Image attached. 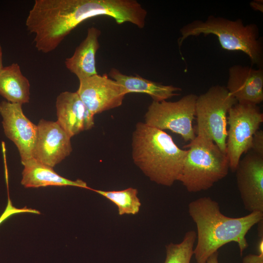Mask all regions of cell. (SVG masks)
<instances>
[{
  "label": "cell",
  "instance_id": "d4e9b609",
  "mask_svg": "<svg viewBox=\"0 0 263 263\" xmlns=\"http://www.w3.org/2000/svg\"><path fill=\"white\" fill-rule=\"evenodd\" d=\"M3 68L2 66V49L0 44V72Z\"/></svg>",
  "mask_w": 263,
  "mask_h": 263
},
{
  "label": "cell",
  "instance_id": "44dd1931",
  "mask_svg": "<svg viewBox=\"0 0 263 263\" xmlns=\"http://www.w3.org/2000/svg\"><path fill=\"white\" fill-rule=\"evenodd\" d=\"M250 150L255 153L263 156V130H258L253 135Z\"/></svg>",
  "mask_w": 263,
  "mask_h": 263
},
{
  "label": "cell",
  "instance_id": "7402d4cb",
  "mask_svg": "<svg viewBox=\"0 0 263 263\" xmlns=\"http://www.w3.org/2000/svg\"><path fill=\"white\" fill-rule=\"evenodd\" d=\"M242 263H263V252L245 256L243 258Z\"/></svg>",
  "mask_w": 263,
  "mask_h": 263
},
{
  "label": "cell",
  "instance_id": "7a4b0ae2",
  "mask_svg": "<svg viewBox=\"0 0 263 263\" xmlns=\"http://www.w3.org/2000/svg\"><path fill=\"white\" fill-rule=\"evenodd\" d=\"M188 213L197 227V244L193 255L197 263H205L208 257L224 245L235 242L241 255L248 246L246 235L263 220V213L253 212L239 218L224 215L217 202L203 197L190 202Z\"/></svg>",
  "mask_w": 263,
  "mask_h": 263
},
{
  "label": "cell",
  "instance_id": "8992f818",
  "mask_svg": "<svg viewBox=\"0 0 263 263\" xmlns=\"http://www.w3.org/2000/svg\"><path fill=\"white\" fill-rule=\"evenodd\" d=\"M237 103L225 87L218 85L198 96L195 104L197 135L212 140L226 153L227 114Z\"/></svg>",
  "mask_w": 263,
  "mask_h": 263
},
{
  "label": "cell",
  "instance_id": "5bb4252c",
  "mask_svg": "<svg viewBox=\"0 0 263 263\" xmlns=\"http://www.w3.org/2000/svg\"><path fill=\"white\" fill-rule=\"evenodd\" d=\"M226 89L237 103L257 105L263 101V70L234 65L229 68Z\"/></svg>",
  "mask_w": 263,
  "mask_h": 263
},
{
  "label": "cell",
  "instance_id": "277c9868",
  "mask_svg": "<svg viewBox=\"0 0 263 263\" xmlns=\"http://www.w3.org/2000/svg\"><path fill=\"white\" fill-rule=\"evenodd\" d=\"M180 31L179 48L184 40L190 36L213 34L217 36L223 49L241 51L249 57L252 64L259 68L263 65V43L255 24L245 25L240 19L231 20L211 15L205 21L196 20L184 25Z\"/></svg>",
  "mask_w": 263,
  "mask_h": 263
},
{
  "label": "cell",
  "instance_id": "e0dca14e",
  "mask_svg": "<svg viewBox=\"0 0 263 263\" xmlns=\"http://www.w3.org/2000/svg\"><path fill=\"white\" fill-rule=\"evenodd\" d=\"M109 75L120 84L126 93H143L149 95L156 102H160L179 95L182 91L179 87L165 85L139 75H128L121 73L116 68H112Z\"/></svg>",
  "mask_w": 263,
  "mask_h": 263
},
{
  "label": "cell",
  "instance_id": "9c48e42d",
  "mask_svg": "<svg viewBox=\"0 0 263 263\" xmlns=\"http://www.w3.org/2000/svg\"><path fill=\"white\" fill-rule=\"evenodd\" d=\"M78 80L76 92L94 115L120 106L127 94L123 87L106 74H97Z\"/></svg>",
  "mask_w": 263,
  "mask_h": 263
},
{
  "label": "cell",
  "instance_id": "3957f363",
  "mask_svg": "<svg viewBox=\"0 0 263 263\" xmlns=\"http://www.w3.org/2000/svg\"><path fill=\"white\" fill-rule=\"evenodd\" d=\"M132 150L134 163L145 175L168 187L178 180L187 153L165 132L141 122L132 133Z\"/></svg>",
  "mask_w": 263,
  "mask_h": 263
},
{
  "label": "cell",
  "instance_id": "cb8c5ba5",
  "mask_svg": "<svg viewBox=\"0 0 263 263\" xmlns=\"http://www.w3.org/2000/svg\"><path fill=\"white\" fill-rule=\"evenodd\" d=\"M251 6L254 9L259 10L260 11H261V10L263 9V8H261V6H263V5H261V4L259 3V2H253L251 3Z\"/></svg>",
  "mask_w": 263,
  "mask_h": 263
},
{
  "label": "cell",
  "instance_id": "2e32d148",
  "mask_svg": "<svg viewBox=\"0 0 263 263\" xmlns=\"http://www.w3.org/2000/svg\"><path fill=\"white\" fill-rule=\"evenodd\" d=\"M24 166L21 184L25 188L47 186H74L91 190L81 180L73 181L63 177L53 168L43 164L32 158L21 162Z\"/></svg>",
  "mask_w": 263,
  "mask_h": 263
},
{
  "label": "cell",
  "instance_id": "d6986e66",
  "mask_svg": "<svg viewBox=\"0 0 263 263\" xmlns=\"http://www.w3.org/2000/svg\"><path fill=\"white\" fill-rule=\"evenodd\" d=\"M106 198L118 207L120 215L137 214L140 209L141 203L137 197L136 188H129L118 191H104L91 189Z\"/></svg>",
  "mask_w": 263,
  "mask_h": 263
},
{
  "label": "cell",
  "instance_id": "30bf717a",
  "mask_svg": "<svg viewBox=\"0 0 263 263\" xmlns=\"http://www.w3.org/2000/svg\"><path fill=\"white\" fill-rule=\"evenodd\" d=\"M235 171L245 210L263 213V156L249 150L240 160Z\"/></svg>",
  "mask_w": 263,
  "mask_h": 263
},
{
  "label": "cell",
  "instance_id": "8fae6325",
  "mask_svg": "<svg viewBox=\"0 0 263 263\" xmlns=\"http://www.w3.org/2000/svg\"><path fill=\"white\" fill-rule=\"evenodd\" d=\"M0 114L4 133L17 146L21 162L32 158L37 125L25 115L22 105L19 104L2 101L0 103Z\"/></svg>",
  "mask_w": 263,
  "mask_h": 263
},
{
  "label": "cell",
  "instance_id": "5b68a950",
  "mask_svg": "<svg viewBox=\"0 0 263 263\" xmlns=\"http://www.w3.org/2000/svg\"><path fill=\"white\" fill-rule=\"evenodd\" d=\"M184 147L188 149L178 181L188 191L207 190L227 175V155L212 140L196 135Z\"/></svg>",
  "mask_w": 263,
  "mask_h": 263
},
{
  "label": "cell",
  "instance_id": "4fadbf2b",
  "mask_svg": "<svg viewBox=\"0 0 263 263\" xmlns=\"http://www.w3.org/2000/svg\"><path fill=\"white\" fill-rule=\"evenodd\" d=\"M57 122L71 138L94 125V115L85 106L76 92L65 91L57 97Z\"/></svg>",
  "mask_w": 263,
  "mask_h": 263
},
{
  "label": "cell",
  "instance_id": "52a82bcc",
  "mask_svg": "<svg viewBox=\"0 0 263 263\" xmlns=\"http://www.w3.org/2000/svg\"><path fill=\"white\" fill-rule=\"evenodd\" d=\"M227 115L226 154L229 169L235 171L242 155L251 149L253 135L263 122V114L256 105L237 103Z\"/></svg>",
  "mask_w": 263,
  "mask_h": 263
},
{
  "label": "cell",
  "instance_id": "ac0fdd59",
  "mask_svg": "<svg viewBox=\"0 0 263 263\" xmlns=\"http://www.w3.org/2000/svg\"><path fill=\"white\" fill-rule=\"evenodd\" d=\"M30 83L18 63L3 67L0 72V95L7 101L22 105L30 100Z\"/></svg>",
  "mask_w": 263,
  "mask_h": 263
},
{
  "label": "cell",
  "instance_id": "6da1fadb",
  "mask_svg": "<svg viewBox=\"0 0 263 263\" xmlns=\"http://www.w3.org/2000/svg\"><path fill=\"white\" fill-rule=\"evenodd\" d=\"M119 12L116 0H36L25 25L35 35L37 49L48 53L84 21L100 16L114 19Z\"/></svg>",
  "mask_w": 263,
  "mask_h": 263
},
{
  "label": "cell",
  "instance_id": "ffe728a7",
  "mask_svg": "<svg viewBox=\"0 0 263 263\" xmlns=\"http://www.w3.org/2000/svg\"><path fill=\"white\" fill-rule=\"evenodd\" d=\"M197 234L193 230L187 232L181 242L166 245L164 263H190L193 255V247Z\"/></svg>",
  "mask_w": 263,
  "mask_h": 263
},
{
  "label": "cell",
  "instance_id": "ba28073f",
  "mask_svg": "<svg viewBox=\"0 0 263 263\" xmlns=\"http://www.w3.org/2000/svg\"><path fill=\"white\" fill-rule=\"evenodd\" d=\"M198 96L190 94L175 102L152 101L145 114V123L180 135L185 141H191L196 135L192 126Z\"/></svg>",
  "mask_w": 263,
  "mask_h": 263
},
{
  "label": "cell",
  "instance_id": "603a6c76",
  "mask_svg": "<svg viewBox=\"0 0 263 263\" xmlns=\"http://www.w3.org/2000/svg\"><path fill=\"white\" fill-rule=\"evenodd\" d=\"M205 263H219L218 252L217 251L210 255Z\"/></svg>",
  "mask_w": 263,
  "mask_h": 263
},
{
  "label": "cell",
  "instance_id": "7c38bea8",
  "mask_svg": "<svg viewBox=\"0 0 263 263\" xmlns=\"http://www.w3.org/2000/svg\"><path fill=\"white\" fill-rule=\"evenodd\" d=\"M37 127L33 158L53 168L72 151L71 137L56 121L41 119Z\"/></svg>",
  "mask_w": 263,
  "mask_h": 263
},
{
  "label": "cell",
  "instance_id": "9a60e30c",
  "mask_svg": "<svg viewBox=\"0 0 263 263\" xmlns=\"http://www.w3.org/2000/svg\"><path fill=\"white\" fill-rule=\"evenodd\" d=\"M100 35L101 31L98 28H89L85 39L76 48L74 54L65 59L66 67L78 79L98 74L95 56L100 47Z\"/></svg>",
  "mask_w": 263,
  "mask_h": 263
}]
</instances>
